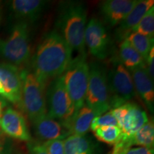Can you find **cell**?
I'll return each instance as SVG.
<instances>
[{
    "instance_id": "obj_10",
    "label": "cell",
    "mask_w": 154,
    "mask_h": 154,
    "mask_svg": "<svg viewBox=\"0 0 154 154\" xmlns=\"http://www.w3.org/2000/svg\"><path fill=\"white\" fill-rule=\"evenodd\" d=\"M22 69L9 63H0V82L5 92V99L17 106L21 101Z\"/></svg>"
},
{
    "instance_id": "obj_18",
    "label": "cell",
    "mask_w": 154,
    "mask_h": 154,
    "mask_svg": "<svg viewBox=\"0 0 154 154\" xmlns=\"http://www.w3.org/2000/svg\"><path fill=\"white\" fill-rule=\"evenodd\" d=\"M96 116H97L91 108L84 104L79 110L74 113L64 128L68 131L69 134L85 136L90 129L92 121Z\"/></svg>"
},
{
    "instance_id": "obj_22",
    "label": "cell",
    "mask_w": 154,
    "mask_h": 154,
    "mask_svg": "<svg viewBox=\"0 0 154 154\" xmlns=\"http://www.w3.org/2000/svg\"><path fill=\"white\" fill-rule=\"evenodd\" d=\"M126 40L129 42L146 61L150 51L153 48V38L136 32H131L127 36Z\"/></svg>"
},
{
    "instance_id": "obj_29",
    "label": "cell",
    "mask_w": 154,
    "mask_h": 154,
    "mask_svg": "<svg viewBox=\"0 0 154 154\" xmlns=\"http://www.w3.org/2000/svg\"><path fill=\"white\" fill-rule=\"evenodd\" d=\"M146 68L149 74L150 78L152 81H153L154 79V49L152 48V49L150 51L149 56H148L147 59L146 61Z\"/></svg>"
},
{
    "instance_id": "obj_32",
    "label": "cell",
    "mask_w": 154,
    "mask_h": 154,
    "mask_svg": "<svg viewBox=\"0 0 154 154\" xmlns=\"http://www.w3.org/2000/svg\"><path fill=\"white\" fill-rule=\"evenodd\" d=\"M7 101H6L5 98L3 96H0V119H1L2 115V113L5 109L7 108Z\"/></svg>"
},
{
    "instance_id": "obj_9",
    "label": "cell",
    "mask_w": 154,
    "mask_h": 154,
    "mask_svg": "<svg viewBox=\"0 0 154 154\" xmlns=\"http://www.w3.org/2000/svg\"><path fill=\"white\" fill-rule=\"evenodd\" d=\"M109 36L104 25L96 18H91L86 24L84 34V43L90 54L99 59L109 55Z\"/></svg>"
},
{
    "instance_id": "obj_23",
    "label": "cell",
    "mask_w": 154,
    "mask_h": 154,
    "mask_svg": "<svg viewBox=\"0 0 154 154\" xmlns=\"http://www.w3.org/2000/svg\"><path fill=\"white\" fill-rule=\"evenodd\" d=\"M94 133L98 140L110 145H115L123 137L122 130L118 126L99 127Z\"/></svg>"
},
{
    "instance_id": "obj_4",
    "label": "cell",
    "mask_w": 154,
    "mask_h": 154,
    "mask_svg": "<svg viewBox=\"0 0 154 154\" xmlns=\"http://www.w3.org/2000/svg\"><path fill=\"white\" fill-rule=\"evenodd\" d=\"M22 89L19 106L34 122L47 115L46 85L27 69H22Z\"/></svg>"
},
{
    "instance_id": "obj_20",
    "label": "cell",
    "mask_w": 154,
    "mask_h": 154,
    "mask_svg": "<svg viewBox=\"0 0 154 154\" xmlns=\"http://www.w3.org/2000/svg\"><path fill=\"white\" fill-rule=\"evenodd\" d=\"M64 154H94L91 142L85 136L71 135L64 140Z\"/></svg>"
},
{
    "instance_id": "obj_13",
    "label": "cell",
    "mask_w": 154,
    "mask_h": 154,
    "mask_svg": "<svg viewBox=\"0 0 154 154\" xmlns=\"http://www.w3.org/2000/svg\"><path fill=\"white\" fill-rule=\"evenodd\" d=\"M134 88L149 109L153 112L154 102L153 82L150 78L146 66H138L130 70Z\"/></svg>"
},
{
    "instance_id": "obj_19",
    "label": "cell",
    "mask_w": 154,
    "mask_h": 154,
    "mask_svg": "<svg viewBox=\"0 0 154 154\" xmlns=\"http://www.w3.org/2000/svg\"><path fill=\"white\" fill-rule=\"evenodd\" d=\"M119 62L129 70L138 66H146L144 59L126 39L119 46Z\"/></svg>"
},
{
    "instance_id": "obj_2",
    "label": "cell",
    "mask_w": 154,
    "mask_h": 154,
    "mask_svg": "<svg viewBox=\"0 0 154 154\" xmlns=\"http://www.w3.org/2000/svg\"><path fill=\"white\" fill-rule=\"evenodd\" d=\"M87 13L84 5L76 2H66L61 6L58 16L57 30L71 49L86 55L84 34Z\"/></svg>"
},
{
    "instance_id": "obj_17",
    "label": "cell",
    "mask_w": 154,
    "mask_h": 154,
    "mask_svg": "<svg viewBox=\"0 0 154 154\" xmlns=\"http://www.w3.org/2000/svg\"><path fill=\"white\" fill-rule=\"evenodd\" d=\"M148 121L146 111L139 106L129 102V107L123 119L120 128L125 137L131 138Z\"/></svg>"
},
{
    "instance_id": "obj_30",
    "label": "cell",
    "mask_w": 154,
    "mask_h": 154,
    "mask_svg": "<svg viewBox=\"0 0 154 154\" xmlns=\"http://www.w3.org/2000/svg\"><path fill=\"white\" fill-rule=\"evenodd\" d=\"M125 154H153V149H149V148L139 147L131 148L127 150Z\"/></svg>"
},
{
    "instance_id": "obj_15",
    "label": "cell",
    "mask_w": 154,
    "mask_h": 154,
    "mask_svg": "<svg viewBox=\"0 0 154 154\" xmlns=\"http://www.w3.org/2000/svg\"><path fill=\"white\" fill-rule=\"evenodd\" d=\"M47 5L42 0H14L10 9L15 17L24 22H34L41 16Z\"/></svg>"
},
{
    "instance_id": "obj_31",
    "label": "cell",
    "mask_w": 154,
    "mask_h": 154,
    "mask_svg": "<svg viewBox=\"0 0 154 154\" xmlns=\"http://www.w3.org/2000/svg\"><path fill=\"white\" fill-rule=\"evenodd\" d=\"M31 154H47L44 144H36L31 149Z\"/></svg>"
},
{
    "instance_id": "obj_12",
    "label": "cell",
    "mask_w": 154,
    "mask_h": 154,
    "mask_svg": "<svg viewBox=\"0 0 154 154\" xmlns=\"http://www.w3.org/2000/svg\"><path fill=\"white\" fill-rule=\"evenodd\" d=\"M137 0H107L103 2L101 11L105 22L111 26L119 24L130 13Z\"/></svg>"
},
{
    "instance_id": "obj_14",
    "label": "cell",
    "mask_w": 154,
    "mask_h": 154,
    "mask_svg": "<svg viewBox=\"0 0 154 154\" xmlns=\"http://www.w3.org/2000/svg\"><path fill=\"white\" fill-rule=\"evenodd\" d=\"M153 0H138L130 13L119 24L116 30V38L124 41L131 33L135 26L138 24L146 13L153 7Z\"/></svg>"
},
{
    "instance_id": "obj_26",
    "label": "cell",
    "mask_w": 154,
    "mask_h": 154,
    "mask_svg": "<svg viewBox=\"0 0 154 154\" xmlns=\"http://www.w3.org/2000/svg\"><path fill=\"white\" fill-rule=\"evenodd\" d=\"M64 140L55 139L44 143L47 154H64Z\"/></svg>"
},
{
    "instance_id": "obj_28",
    "label": "cell",
    "mask_w": 154,
    "mask_h": 154,
    "mask_svg": "<svg viewBox=\"0 0 154 154\" xmlns=\"http://www.w3.org/2000/svg\"><path fill=\"white\" fill-rule=\"evenodd\" d=\"M131 147V145L128 138L125 137L123 135L122 138L118 143L115 144L112 154H125L127 150L130 149Z\"/></svg>"
},
{
    "instance_id": "obj_5",
    "label": "cell",
    "mask_w": 154,
    "mask_h": 154,
    "mask_svg": "<svg viewBox=\"0 0 154 154\" xmlns=\"http://www.w3.org/2000/svg\"><path fill=\"white\" fill-rule=\"evenodd\" d=\"M61 76L76 113L85 104L88 88L89 65L86 55H79L72 59Z\"/></svg>"
},
{
    "instance_id": "obj_21",
    "label": "cell",
    "mask_w": 154,
    "mask_h": 154,
    "mask_svg": "<svg viewBox=\"0 0 154 154\" xmlns=\"http://www.w3.org/2000/svg\"><path fill=\"white\" fill-rule=\"evenodd\" d=\"M131 146L133 145L153 149L154 125L151 121H148L138 131L129 138Z\"/></svg>"
},
{
    "instance_id": "obj_25",
    "label": "cell",
    "mask_w": 154,
    "mask_h": 154,
    "mask_svg": "<svg viewBox=\"0 0 154 154\" xmlns=\"http://www.w3.org/2000/svg\"><path fill=\"white\" fill-rule=\"evenodd\" d=\"M111 126H118L117 121L116 120L115 117L113 116L111 111H108L99 116L95 117L92 121L91 126H90V129L94 131V130L99 127Z\"/></svg>"
},
{
    "instance_id": "obj_8",
    "label": "cell",
    "mask_w": 154,
    "mask_h": 154,
    "mask_svg": "<svg viewBox=\"0 0 154 154\" xmlns=\"http://www.w3.org/2000/svg\"><path fill=\"white\" fill-rule=\"evenodd\" d=\"M111 108L124 104L135 96L134 82L130 72L117 61L107 75Z\"/></svg>"
},
{
    "instance_id": "obj_1",
    "label": "cell",
    "mask_w": 154,
    "mask_h": 154,
    "mask_svg": "<svg viewBox=\"0 0 154 154\" xmlns=\"http://www.w3.org/2000/svg\"><path fill=\"white\" fill-rule=\"evenodd\" d=\"M72 50L57 30L43 36L32 58L34 74L44 84L60 76L72 60Z\"/></svg>"
},
{
    "instance_id": "obj_33",
    "label": "cell",
    "mask_w": 154,
    "mask_h": 154,
    "mask_svg": "<svg viewBox=\"0 0 154 154\" xmlns=\"http://www.w3.org/2000/svg\"><path fill=\"white\" fill-rule=\"evenodd\" d=\"M0 96H3V97L5 99V90H4L3 86L1 82H0Z\"/></svg>"
},
{
    "instance_id": "obj_16",
    "label": "cell",
    "mask_w": 154,
    "mask_h": 154,
    "mask_svg": "<svg viewBox=\"0 0 154 154\" xmlns=\"http://www.w3.org/2000/svg\"><path fill=\"white\" fill-rule=\"evenodd\" d=\"M33 123L36 135L47 141L55 139H63L69 134L63 125L47 115L36 119Z\"/></svg>"
},
{
    "instance_id": "obj_3",
    "label": "cell",
    "mask_w": 154,
    "mask_h": 154,
    "mask_svg": "<svg viewBox=\"0 0 154 154\" xmlns=\"http://www.w3.org/2000/svg\"><path fill=\"white\" fill-rule=\"evenodd\" d=\"M0 55L7 63L14 66H24L31 57L29 23L19 21L14 25L8 38L0 41Z\"/></svg>"
},
{
    "instance_id": "obj_11",
    "label": "cell",
    "mask_w": 154,
    "mask_h": 154,
    "mask_svg": "<svg viewBox=\"0 0 154 154\" xmlns=\"http://www.w3.org/2000/svg\"><path fill=\"white\" fill-rule=\"evenodd\" d=\"M0 128L8 137L24 141L31 140L24 115L12 107H7L4 110L0 119Z\"/></svg>"
},
{
    "instance_id": "obj_24",
    "label": "cell",
    "mask_w": 154,
    "mask_h": 154,
    "mask_svg": "<svg viewBox=\"0 0 154 154\" xmlns=\"http://www.w3.org/2000/svg\"><path fill=\"white\" fill-rule=\"evenodd\" d=\"M131 32L143 34L153 38L154 34V7H151L142 17L138 24L135 26Z\"/></svg>"
},
{
    "instance_id": "obj_7",
    "label": "cell",
    "mask_w": 154,
    "mask_h": 154,
    "mask_svg": "<svg viewBox=\"0 0 154 154\" xmlns=\"http://www.w3.org/2000/svg\"><path fill=\"white\" fill-rule=\"evenodd\" d=\"M47 115L64 127L75 113L74 106L69 97L61 76L49 83L46 91Z\"/></svg>"
},
{
    "instance_id": "obj_6",
    "label": "cell",
    "mask_w": 154,
    "mask_h": 154,
    "mask_svg": "<svg viewBox=\"0 0 154 154\" xmlns=\"http://www.w3.org/2000/svg\"><path fill=\"white\" fill-rule=\"evenodd\" d=\"M85 104L91 108L97 116L111 109L106 70L99 63L93 62L89 65Z\"/></svg>"
},
{
    "instance_id": "obj_27",
    "label": "cell",
    "mask_w": 154,
    "mask_h": 154,
    "mask_svg": "<svg viewBox=\"0 0 154 154\" xmlns=\"http://www.w3.org/2000/svg\"><path fill=\"white\" fill-rule=\"evenodd\" d=\"M12 142L7 135L0 130V154H11Z\"/></svg>"
}]
</instances>
